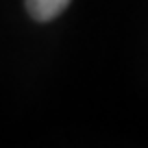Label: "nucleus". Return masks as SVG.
I'll return each mask as SVG.
<instances>
[{
  "mask_svg": "<svg viewBox=\"0 0 148 148\" xmlns=\"http://www.w3.org/2000/svg\"><path fill=\"white\" fill-rule=\"evenodd\" d=\"M68 5L70 0H26L28 13L39 22H48V20L57 18Z\"/></svg>",
  "mask_w": 148,
  "mask_h": 148,
  "instance_id": "f257e3e1",
  "label": "nucleus"
}]
</instances>
